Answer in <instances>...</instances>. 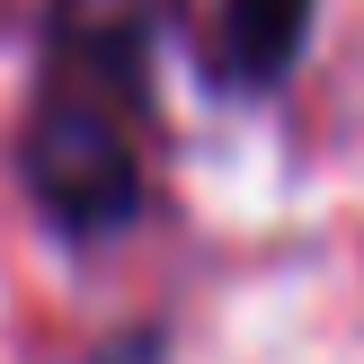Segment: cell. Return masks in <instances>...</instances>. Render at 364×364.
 Returning a JSON list of instances; mask_svg holds the SVG:
<instances>
[{
    "label": "cell",
    "mask_w": 364,
    "mask_h": 364,
    "mask_svg": "<svg viewBox=\"0 0 364 364\" xmlns=\"http://www.w3.org/2000/svg\"><path fill=\"white\" fill-rule=\"evenodd\" d=\"M160 18L169 0H53L45 9V63H36L18 169L63 231H124L142 205Z\"/></svg>",
    "instance_id": "obj_1"
},
{
    "label": "cell",
    "mask_w": 364,
    "mask_h": 364,
    "mask_svg": "<svg viewBox=\"0 0 364 364\" xmlns=\"http://www.w3.org/2000/svg\"><path fill=\"white\" fill-rule=\"evenodd\" d=\"M311 0H205V63L231 89H276L302 63Z\"/></svg>",
    "instance_id": "obj_2"
}]
</instances>
